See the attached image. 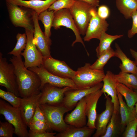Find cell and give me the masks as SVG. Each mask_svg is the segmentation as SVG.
<instances>
[{
    "label": "cell",
    "mask_w": 137,
    "mask_h": 137,
    "mask_svg": "<svg viewBox=\"0 0 137 137\" xmlns=\"http://www.w3.org/2000/svg\"><path fill=\"white\" fill-rule=\"evenodd\" d=\"M103 83L101 82L93 87L87 88L72 89L64 93L63 104L70 110L78 102L87 95L101 89Z\"/></svg>",
    "instance_id": "obj_15"
},
{
    "label": "cell",
    "mask_w": 137,
    "mask_h": 137,
    "mask_svg": "<svg viewBox=\"0 0 137 137\" xmlns=\"http://www.w3.org/2000/svg\"><path fill=\"white\" fill-rule=\"evenodd\" d=\"M38 13L33 11V19L34 26L33 41L37 48L43 57L51 56L50 46L52 41L42 30L39 25Z\"/></svg>",
    "instance_id": "obj_14"
},
{
    "label": "cell",
    "mask_w": 137,
    "mask_h": 137,
    "mask_svg": "<svg viewBox=\"0 0 137 137\" xmlns=\"http://www.w3.org/2000/svg\"><path fill=\"white\" fill-rule=\"evenodd\" d=\"M135 91V92H137V90H135V91Z\"/></svg>",
    "instance_id": "obj_45"
},
{
    "label": "cell",
    "mask_w": 137,
    "mask_h": 137,
    "mask_svg": "<svg viewBox=\"0 0 137 137\" xmlns=\"http://www.w3.org/2000/svg\"><path fill=\"white\" fill-rule=\"evenodd\" d=\"M97 13L100 18L106 20L110 15V9L106 5H102L99 6L97 10Z\"/></svg>",
    "instance_id": "obj_39"
},
{
    "label": "cell",
    "mask_w": 137,
    "mask_h": 137,
    "mask_svg": "<svg viewBox=\"0 0 137 137\" xmlns=\"http://www.w3.org/2000/svg\"><path fill=\"white\" fill-rule=\"evenodd\" d=\"M16 39L17 41L15 47L7 54L16 57H19L21 56L22 51L25 49L26 47L27 38L25 33L23 34L18 33L16 35Z\"/></svg>",
    "instance_id": "obj_32"
},
{
    "label": "cell",
    "mask_w": 137,
    "mask_h": 137,
    "mask_svg": "<svg viewBox=\"0 0 137 137\" xmlns=\"http://www.w3.org/2000/svg\"><path fill=\"white\" fill-rule=\"evenodd\" d=\"M56 133L44 131L40 132H34L29 130V137H55Z\"/></svg>",
    "instance_id": "obj_41"
},
{
    "label": "cell",
    "mask_w": 137,
    "mask_h": 137,
    "mask_svg": "<svg viewBox=\"0 0 137 137\" xmlns=\"http://www.w3.org/2000/svg\"><path fill=\"white\" fill-rule=\"evenodd\" d=\"M85 97L80 100L74 109L65 116L64 120L67 124L77 127H81L87 124L85 108Z\"/></svg>",
    "instance_id": "obj_17"
},
{
    "label": "cell",
    "mask_w": 137,
    "mask_h": 137,
    "mask_svg": "<svg viewBox=\"0 0 137 137\" xmlns=\"http://www.w3.org/2000/svg\"><path fill=\"white\" fill-rule=\"evenodd\" d=\"M95 129L86 126L77 127L69 125L64 131L56 134L55 137H89L93 133Z\"/></svg>",
    "instance_id": "obj_25"
},
{
    "label": "cell",
    "mask_w": 137,
    "mask_h": 137,
    "mask_svg": "<svg viewBox=\"0 0 137 137\" xmlns=\"http://www.w3.org/2000/svg\"><path fill=\"white\" fill-rule=\"evenodd\" d=\"M103 93L102 90L100 89L85 96V112L88 119L87 125L91 128L96 129L95 122L97 114L96 112L97 103Z\"/></svg>",
    "instance_id": "obj_19"
},
{
    "label": "cell",
    "mask_w": 137,
    "mask_h": 137,
    "mask_svg": "<svg viewBox=\"0 0 137 137\" xmlns=\"http://www.w3.org/2000/svg\"><path fill=\"white\" fill-rule=\"evenodd\" d=\"M41 92L29 97L21 98L20 109L22 118L28 126L33 116L36 108L39 105Z\"/></svg>",
    "instance_id": "obj_18"
},
{
    "label": "cell",
    "mask_w": 137,
    "mask_h": 137,
    "mask_svg": "<svg viewBox=\"0 0 137 137\" xmlns=\"http://www.w3.org/2000/svg\"><path fill=\"white\" fill-rule=\"evenodd\" d=\"M95 6L75 0L69 9L80 35H84L91 16V11Z\"/></svg>",
    "instance_id": "obj_6"
},
{
    "label": "cell",
    "mask_w": 137,
    "mask_h": 137,
    "mask_svg": "<svg viewBox=\"0 0 137 137\" xmlns=\"http://www.w3.org/2000/svg\"><path fill=\"white\" fill-rule=\"evenodd\" d=\"M29 130L34 132L47 131L51 129L47 123L41 121H31L28 126Z\"/></svg>",
    "instance_id": "obj_36"
},
{
    "label": "cell",
    "mask_w": 137,
    "mask_h": 137,
    "mask_svg": "<svg viewBox=\"0 0 137 137\" xmlns=\"http://www.w3.org/2000/svg\"><path fill=\"white\" fill-rule=\"evenodd\" d=\"M39 106L44 112L51 129L61 132L69 126L65 122L63 116L70 110L63 104L56 106L45 104L39 105Z\"/></svg>",
    "instance_id": "obj_3"
},
{
    "label": "cell",
    "mask_w": 137,
    "mask_h": 137,
    "mask_svg": "<svg viewBox=\"0 0 137 137\" xmlns=\"http://www.w3.org/2000/svg\"><path fill=\"white\" fill-rule=\"evenodd\" d=\"M126 127L122 125L119 112H114L102 137H118L122 135Z\"/></svg>",
    "instance_id": "obj_22"
},
{
    "label": "cell",
    "mask_w": 137,
    "mask_h": 137,
    "mask_svg": "<svg viewBox=\"0 0 137 137\" xmlns=\"http://www.w3.org/2000/svg\"><path fill=\"white\" fill-rule=\"evenodd\" d=\"M0 85L5 87L7 91L20 96L13 65L9 63L6 58L0 52Z\"/></svg>",
    "instance_id": "obj_7"
},
{
    "label": "cell",
    "mask_w": 137,
    "mask_h": 137,
    "mask_svg": "<svg viewBox=\"0 0 137 137\" xmlns=\"http://www.w3.org/2000/svg\"><path fill=\"white\" fill-rule=\"evenodd\" d=\"M14 132L15 128L12 124L8 121H0V137H12Z\"/></svg>",
    "instance_id": "obj_35"
},
{
    "label": "cell",
    "mask_w": 137,
    "mask_h": 137,
    "mask_svg": "<svg viewBox=\"0 0 137 137\" xmlns=\"http://www.w3.org/2000/svg\"><path fill=\"white\" fill-rule=\"evenodd\" d=\"M9 61L14 67L20 96L26 97L40 92V77L35 72L25 67L21 56H13Z\"/></svg>",
    "instance_id": "obj_1"
},
{
    "label": "cell",
    "mask_w": 137,
    "mask_h": 137,
    "mask_svg": "<svg viewBox=\"0 0 137 137\" xmlns=\"http://www.w3.org/2000/svg\"><path fill=\"white\" fill-rule=\"evenodd\" d=\"M123 36V35H112L108 34L106 32L104 33L99 40V43L95 50L97 57L98 58L109 49L114 40L122 37Z\"/></svg>",
    "instance_id": "obj_29"
},
{
    "label": "cell",
    "mask_w": 137,
    "mask_h": 137,
    "mask_svg": "<svg viewBox=\"0 0 137 137\" xmlns=\"http://www.w3.org/2000/svg\"><path fill=\"white\" fill-rule=\"evenodd\" d=\"M41 121L47 123L45 115L42 110L39 107V105L37 107L31 121Z\"/></svg>",
    "instance_id": "obj_40"
},
{
    "label": "cell",
    "mask_w": 137,
    "mask_h": 137,
    "mask_svg": "<svg viewBox=\"0 0 137 137\" xmlns=\"http://www.w3.org/2000/svg\"><path fill=\"white\" fill-rule=\"evenodd\" d=\"M106 108L100 114H97L95 122L96 130L93 137H102L105 134L107 126L114 112V105L111 99L105 96Z\"/></svg>",
    "instance_id": "obj_16"
},
{
    "label": "cell",
    "mask_w": 137,
    "mask_h": 137,
    "mask_svg": "<svg viewBox=\"0 0 137 137\" xmlns=\"http://www.w3.org/2000/svg\"><path fill=\"white\" fill-rule=\"evenodd\" d=\"M28 69L35 72L40 77L41 81L40 90L44 85L47 83L59 88L68 87L74 89H77L72 79L52 74L47 71L42 65Z\"/></svg>",
    "instance_id": "obj_10"
},
{
    "label": "cell",
    "mask_w": 137,
    "mask_h": 137,
    "mask_svg": "<svg viewBox=\"0 0 137 137\" xmlns=\"http://www.w3.org/2000/svg\"><path fill=\"white\" fill-rule=\"evenodd\" d=\"M96 7L92 10L91 18L83 38L85 41H89L93 39L99 40L103 34L108 29V23L106 20L98 16Z\"/></svg>",
    "instance_id": "obj_12"
},
{
    "label": "cell",
    "mask_w": 137,
    "mask_h": 137,
    "mask_svg": "<svg viewBox=\"0 0 137 137\" xmlns=\"http://www.w3.org/2000/svg\"><path fill=\"white\" fill-rule=\"evenodd\" d=\"M137 129V119L135 118L127 125L122 136L136 137V132Z\"/></svg>",
    "instance_id": "obj_37"
},
{
    "label": "cell",
    "mask_w": 137,
    "mask_h": 137,
    "mask_svg": "<svg viewBox=\"0 0 137 137\" xmlns=\"http://www.w3.org/2000/svg\"><path fill=\"white\" fill-rule=\"evenodd\" d=\"M85 2L95 6L96 7L99 6V0H75Z\"/></svg>",
    "instance_id": "obj_42"
},
{
    "label": "cell",
    "mask_w": 137,
    "mask_h": 137,
    "mask_svg": "<svg viewBox=\"0 0 137 137\" xmlns=\"http://www.w3.org/2000/svg\"><path fill=\"white\" fill-rule=\"evenodd\" d=\"M9 18L13 25L25 29L34 31L33 10L6 2Z\"/></svg>",
    "instance_id": "obj_5"
},
{
    "label": "cell",
    "mask_w": 137,
    "mask_h": 137,
    "mask_svg": "<svg viewBox=\"0 0 137 137\" xmlns=\"http://www.w3.org/2000/svg\"><path fill=\"white\" fill-rule=\"evenodd\" d=\"M115 46L116 48L115 50V57L118 58L122 62L119 66L121 71L132 73L137 76V66L134 61L131 60L127 57L117 43H115Z\"/></svg>",
    "instance_id": "obj_23"
},
{
    "label": "cell",
    "mask_w": 137,
    "mask_h": 137,
    "mask_svg": "<svg viewBox=\"0 0 137 137\" xmlns=\"http://www.w3.org/2000/svg\"><path fill=\"white\" fill-rule=\"evenodd\" d=\"M42 65L50 73L63 78L72 79L76 73L64 61L55 59L51 56L43 57Z\"/></svg>",
    "instance_id": "obj_13"
},
{
    "label": "cell",
    "mask_w": 137,
    "mask_h": 137,
    "mask_svg": "<svg viewBox=\"0 0 137 137\" xmlns=\"http://www.w3.org/2000/svg\"><path fill=\"white\" fill-rule=\"evenodd\" d=\"M0 97L8 101L14 107L20 108V106L21 98L19 97L13 92L0 89Z\"/></svg>",
    "instance_id": "obj_33"
},
{
    "label": "cell",
    "mask_w": 137,
    "mask_h": 137,
    "mask_svg": "<svg viewBox=\"0 0 137 137\" xmlns=\"http://www.w3.org/2000/svg\"><path fill=\"white\" fill-rule=\"evenodd\" d=\"M116 88L117 91L124 97L127 105L131 108L134 107L137 102V92L119 83H117Z\"/></svg>",
    "instance_id": "obj_28"
},
{
    "label": "cell",
    "mask_w": 137,
    "mask_h": 137,
    "mask_svg": "<svg viewBox=\"0 0 137 137\" xmlns=\"http://www.w3.org/2000/svg\"><path fill=\"white\" fill-rule=\"evenodd\" d=\"M115 56V51L111 47L102 53L92 64V68L101 70H104V67L108 60L112 57Z\"/></svg>",
    "instance_id": "obj_31"
},
{
    "label": "cell",
    "mask_w": 137,
    "mask_h": 137,
    "mask_svg": "<svg viewBox=\"0 0 137 137\" xmlns=\"http://www.w3.org/2000/svg\"><path fill=\"white\" fill-rule=\"evenodd\" d=\"M131 18L132 20V24L131 28L129 30L127 36L129 38H131L137 33V10L134 11L132 14Z\"/></svg>",
    "instance_id": "obj_38"
},
{
    "label": "cell",
    "mask_w": 137,
    "mask_h": 137,
    "mask_svg": "<svg viewBox=\"0 0 137 137\" xmlns=\"http://www.w3.org/2000/svg\"><path fill=\"white\" fill-rule=\"evenodd\" d=\"M117 94L119 104V113L122 124L126 127L130 122L134 120L136 117V112L135 107H129L124 101L123 96L117 91Z\"/></svg>",
    "instance_id": "obj_24"
},
{
    "label": "cell",
    "mask_w": 137,
    "mask_h": 137,
    "mask_svg": "<svg viewBox=\"0 0 137 137\" xmlns=\"http://www.w3.org/2000/svg\"><path fill=\"white\" fill-rule=\"evenodd\" d=\"M57 0H5L6 2L31 9L39 14L47 10Z\"/></svg>",
    "instance_id": "obj_21"
},
{
    "label": "cell",
    "mask_w": 137,
    "mask_h": 137,
    "mask_svg": "<svg viewBox=\"0 0 137 137\" xmlns=\"http://www.w3.org/2000/svg\"><path fill=\"white\" fill-rule=\"evenodd\" d=\"M115 3L118 10L127 19L131 18L137 10V0H116Z\"/></svg>",
    "instance_id": "obj_26"
},
{
    "label": "cell",
    "mask_w": 137,
    "mask_h": 137,
    "mask_svg": "<svg viewBox=\"0 0 137 137\" xmlns=\"http://www.w3.org/2000/svg\"><path fill=\"white\" fill-rule=\"evenodd\" d=\"M91 65L86 63L76 71L72 79L77 89L90 88L102 81L105 74L104 70L92 68L90 67Z\"/></svg>",
    "instance_id": "obj_2"
},
{
    "label": "cell",
    "mask_w": 137,
    "mask_h": 137,
    "mask_svg": "<svg viewBox=\"0 0 137 137\" xmlns=\"http://www.w3.org/2000/svg\"><path fill=\"white\" fill-rule=\"evenodd\" d=\"M117 83L122 84L129 88L133 90H137V76L131 73L120 72L114 74Z\"/></svg>",
    "instance_id": "obj_27"
},
{
    "label": "cell",
    "mask_w": 137,
    "mask_h": 137,
    "mask_svg": "<svg viewBox=\"0 0 137 137\" xmlns=\"http://www.w3.org/2000/svg\"><path fill=\"white\" fill-rule=\"evenodd\" d=\"M72 89L73 88L68 87L61 88L46 83L41 89V95L39 105L56 106L62 104L65 93Z\"/></svg>",
    "instance_id": "obj_11"
},
{
    "label": "cell",
    "mask_w": 137,
    "mask_h": 137,
    "mask_svg": "<svg viewBox=\"0 0 137 137\" xmlns=\"http://www.w3.org/2000/svg\"><path fill=\"white\" fill-rule=\"evenodd\" d=\"M130 51L132 57L134 58V61L137 66V51L132 48L130 49Z\"/></svg>",
    "instance_id": "obj_43"
},
{
    "label": "cell",
    "mask_w": 137,
    "mask_h": 137,
    "mask_svg": "<svg viewBox=\"0 0 137 137\" xmlns=\"http://www.w3.org/2000/svg\"><path fill=\"white\" fill-rule=\"evenodd\" d=\"M75 1V0H57L47 10L56 11L64 9H69L72 6Z\"/></svg>",
    "instance_id": "obj_34"
},
{
    "label": "cell",
    "mask_w": 137,
    "mask_h": 137,
    "mask_svg": "<svg viewBox=\"0 0 137 137\" xmlns=\"http://www.w3.org/2000/svg\"><path fill=\"white\" fill-rule=\"evenodd\" d=\"M0 113L14 126V134L19 137H28L27 126L22 118L19 108L14 107L0 99Z\"/></svg>",
    "instance_id": "obj_4"
},
{
    "label": "cell",
    "mask_w": 137,
    "mask_h": 137,
    "mask_svg": "<svg viewBox=\"0 0 137 137\" xmlns=\"http://www.w3.org/2000/svg\"><path fill=\"white\" fill-rule=\"evenodd\" d=\"M102 81L103 85L101 89L103 93L110 96L114 105V112H119V104L116 88L117 83L114 74L110 71H107Z\"/></svg>",
    "instance_id": "obj_20"
},
{
    "label": "cell",
    "mask_w": 137,
    "mask_h": 137,
    "mask_svg": "<svg viewBox=\"0 0 137 137\" xmlns=\"http://www.w3.org/2000/svg\"><path fill=\"white\" fill-rule=\"evenodd\" d=\"M62 26L71 29L74 32L76 39L72 44V46H73L75 43L79 42L85 47L81 35L69 9H64L55 11L52 27L55 29L57 30Z\"/></svg>",
    "instance_id": "obj_9"
},
{
    "label": "cell",
    "mask_w": 137,
    "mask_h": 137,
    "mask_svg": "<svg viewBox=\"0 0 137 137\" xmlns=\"http://www.w3.org/2000/svg\"><path fill=\"white\" fill-rule=\"evenodd\" d=\"M135 106L136 112V118L137 119V102L135 104Z\"/></svg>",
    "instance_id": "obj_44"
},
{
    "label": "cell",
    "mask_w": 137,
    "mask_h": 137,
    "mask_svg": "<svg viewBox=\"0 0 137 137\" xmlns=\"http://www.w3.org/2000/svg\"><path fill=\"white\" fill-rule=\"evenodd\" d=\"M27 38L26 47L21 55L23 56L25 67L38 66L42 65L43 57L37 48L33 41L34 31L25 29Z\"/></svg>",
    "instance_id": "obj_8"
},
{
    "label": "cell",
    "mask_w": 137,
    "mask_h": 137,
    "mask_svg": "<svg viewBox=\"0 0 137 137\" xmlns=\"http://www.w3.org/2000/svg\"></svg>",
    "instance_id": "obj_46"
},
{
    "label": "cell",
    "mask_w": 137,
    "mask_h": 137,
    "mask_svg": "<svg viewBox=\"0 0 137 137\" xmlns=\"http://www.w3.org/2000/svg\"><path fill=\"white\" fill-rule=\"evenodd\" d=\"M55 11L47 10L39 14L38 19L43 24L44 28V33L47 37L50 38L51 33V29L52 27Z\"/></svg>",
    "instance_id": "obj_30"
}]
</instances>
